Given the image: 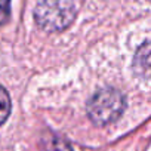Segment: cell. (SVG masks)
Wrapping results in <instances>:
<instances>
[{"label": "cell", "mask_w": 151, "mask_h": 151, "mask_svg": "<svg viewBox=\"0 0 151 151\" xmlns=\"http://www.w3.org/2000/svg\"><path fill=\"white\" fill-rule=\"evenodd\" d=\"M11 114V98L8 91L0 86V124H3Z\"/></svg>", "instance_id": "cell-4"}, {"label": "cell", "mask_w": 151, "mask_h": 151, "mask_svg": "<svg viewBox=\"0 0 151 151\" xmlns=\"http://www.w3.org/2000/svg\"><path fill=\"white\" fill-rule=\"evenodd\" d=\"M133 70L141 77H151V42L139 46L133 56Z\"/></svg>", "instance_id": "cell-3"}, {"label": "cell", "mask_w": 151, "mask_h": 151, "mask_svg": "<svg viewBox=\"0 0 151 151\" xmlns=\"http://www.w3.org/2000/svg\"><path fill=\"white\" fill-rule=\"evenodd\" d=\"M74 18V0H39L34 8L36 24L47 33L64 31L73 24Z\"/></svg>", "instance_id": "cell-1"}, {"label": "cell", "mask_w": 151, "mask_h": 151, "mask_svg": "<svg viewBox=\"0 0 151 151\" xmlns=\"http://www.w3.org/2000/svg\"><path fill=\"white\" fill-rule=\"evenodd\" d=\"M126 102L123 95L111 88L98 91L86 105L89 119L96 126H107L116 122L124 111Z\"/></svg>", "instance_id": "cell-2"}]
</instances>
